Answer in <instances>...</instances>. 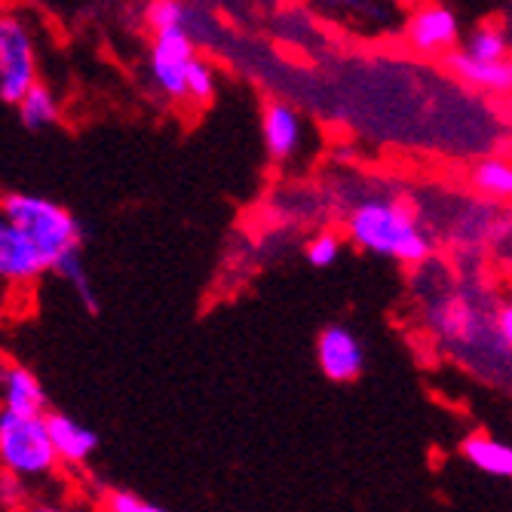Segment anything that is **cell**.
<instances>
[{"mask_svg":"<svg viewBox=\"0 0 512 512\" xmlns=\"http://www.w3.org/2000/svg\"><path fill=\"white\" fill-rule=\"evenodd\" d=\"M405 40L414 53L421 56H448L460 43V22L448 7L421 4L414 7L402 28Z\"/></svg>","mask_w":512,"mask_h":512,"instance_id":"cell-6","label":"cell"},{"mask_svg":"<svg viewBox=\"0 0 512 512\" xmlns=\"http://www.w3.org/2000/svg\"><path fill=\"white\" fill-rule=\"evenodd\" d=\"M307 264L313 267H332L341 255V240L338 234H332V230H322V234H316L310 243H307Z\"/></svg>","mask_w":512,"mask_h":512,"instance_id":"cell-20","label":"cell"},{"mask_svg":"<svg viewBox=\"0 0 512 512\" xmlns=\"http://www.w3.org/2000/svg\"><path fill=\"white\" fill-rule=\"evenodd\" d=\"M396 4H399L402 10H414V7H421L424 0H396Z\"/></svg>","mask_w":512,"mask_h":512,"instance_id":"cell-24","label":"cell"},{"mask_svg":"<svg viewBox=\"0 0 512 512\" xmlns=\"http://www.w3.org/2000/svg\"><path fill=\"white\" fill-rule=\"evenodd\" d=\"M316 362L332 384H350L362 375L365 350L347 325H325L316 338Z\"/></svg>","mask_w":512,"mask_h":512,"instance_id":"cell-7","label":"cell"},{"mask_svg":"<svg viewBox=\"0 0 512 512\" xmlns=\"http://www.w3.org/2000/svg\"><path fill=\"white\" fill-rule=\"evenodd\" d=\"M473 184L488 194V197H497V200H512V163H503V160H482L476 169H473Z\"/></svg>","mask_w":512,"mask_h":512,"instance_id":"cell-16","label":"cell"},{"mask_svg":"<svg viewBox=\"0 0 512 512\" xmlns=\"http://www.w3.org/2000/svg\"><path fill=\"white\" fill-rule=\"evenodd\" d=\"M335 7H344V10H359V0H332Z\"/></svg>","mask_w":512,"mask_h":512,"instance_id":"cell-23","label":"cell"},{"mask_svg":"<svg viewBox=\"0 0 512 512\" xmlns=\"http://www.w3.org/2000/svg\"><path fill=\"white\" fill-rule=\"evenodd\" d=\"M188 99L197 105H209L215 99V71L200 56L188 65Z\"/></svg>","mask_w":512,"mask_h":512,"instance_id":"cell-19","label":"cell"},{"mask_svg":"<svg viewBox=\"0 0 512 512\" xmlns=\"http://www.w3.org/2000/svg\"><path fill=\"white\" fill-rule=\"evenodd\" d=\"M0 390H4V408L28 417L46 414V390L31 368L19 362H7L4 375H0Z\"/></svg>","mask_w":512,"mask_h":512,"instance_id":"cell-11","label":"cell"},{"mask_svg":"<svg viewBox=\"0 0 512 512\" xmlns=\"http://www.w3.org/2000/svg\"><path fill=\"white\" fill-rule=\"evenodd\" d=\"M497 335L503 344L512 347V304H506L500 313H497Z\"/></svg>","mask_w":512,"mask_h":512,"instance_id":"cell-22","label":"cell"},{"mask_svg":"<svg viewBox=\"0 0 512 512\" xmlns=\"http://www.w3.org/2000/svg\"><path fill=\"white\" fill-rule=\"evenodd\" d=\"M105 509H111V512H160L163 506L145 500L142 494H135V491L114 488V491L105 494Z\"/></svg>","mask_w":512,"mask_h":512,"instance_id":"cell-21","label":"cell"},{"mask_svg":"<svg viewBox=\"0 0 512 512\" xmlns=\"http://www.w3.org/2000/svg\"><path fill=\"white\" fill-rule=\"evenodd\" d=\"M37 80L40 77L31 31L19 16H4V22H0V102L19 105Z\"/></svg>","mask_w":512,"mask_h":512,"instance_id":"cell-4","label":"cell"},{"mask_svg":"<svg viewBox=\"0 0 512 512\" xmlns=\"http://www.w3.org/2000/svg\"><path fill=\"white\" fill-rule=\"evenodd\" d=\"M197 59V46L188 28H163L154 31L151 43V77L160 92L172 102L188 99V65Z\"/></svg>","mask_w":512,"mask_h":512,"instance_id":"cell-5","label":"cell"},{"mask_svg":"<svg viewBox=\"0 0 512 512\" xmlns=\"http://www.w3.org/2000/svg\"><path fill=\"white\" fill-rule=\"evenodd\" d=\"M145 19L151 25V31H163V28H188V7L181 0H151Z\"/></svg>","mask_w":512,"mask_h":512,"instance_id":"cell-18","label":"cell"},{"mask_svg":"<svg viewBox=\"0 0 512 512\" xmlns=\"http://www.w3.org/2000/svg\"><path fill=\"white\" fill-rule=\"evenodd\" d=\"M261 138L270 160L283 163L301 148V117L286 102H267L261 111Z\"/></svg>","mask_w":512,"mask_h":512,"instance_id":"cell-9","label":"cell"},{"mask_svg":"<svg viewBox=\"0 0 512 512\" xmlns=\"http://www.w3.org/2000/svg\"><path fill=\"white\" fill-rule=\"evenodd\" d=\"M460 454L485 476L512 479V445H506V442H500V439H494L488 433L467 436L460 442Z\"/></svg>","mask_w":512,"mask_h":512,"instance_id":"cell-13","label":"cell"},{"mask_svg":"<svg viewBox=\"0 0 512 512\" xmlns=\"http://www.w3.org/2000/svg\"><path fill=\"white\" fill-rule=\"evenodd\" d=\"M59 460L46 414L28 417L10 408L0 411V463L13 479H43L56 470Z\"/></svg>","mask_w":512,"mask_h":512,"instance_id":"cell-3","label":"cell"},{"mask_svg":"<svg viewBox=\"0 0 512 512\" xmlns=\"http://www.w3.org/2000/svg\"><path fill=\"white\" fill-rule=\"evenodd\" d=\"M350 240L381 258L421 264L433 255V243L421 230L414 209L402 200H365L347 218Z\"/></svg>","mask_w":512,"mask_h":512,"instance_id":"cell-1","label":"cell"},{"mask_svg":"<svg viewBox=\"0 0 512 512\" xmlns=\"http://www.w3.org/2000/svg\"><path fill=\"white\" fill-rule=\"evenodd\" d=\"M16 111H19V123L28 132H40V129H50L59 120V99L53 96L50 86H46L43 80H37L22 96Z\"/></svg>","mask_w":512,"mask_h":512,"instance_id":"cell-14","label":"cell"},{"mask_svg":"<svg viewBox=\"0 0 512 512\" xmlns=\"http://www.w3.org/2000/svg\"><path fill=\"white\" fill-rule=\"evenodd\" d=\"M56 273H59V276L65 279V283L74 289V295H77V301L83 304V310L96 316V313H99V295H96V289H92L89 276H86L83 252H80V249L68 252V255L56 264Z\"/></svg>","mask_w":512,"mask_h":512,"instance_id":"cell-15","label":"cell"},{"mask_svg":"<svg viewBox=\"0 0 512 512\" xmlns=\"http://www.w3.org/2000/svg\"><path fill=\"white\" fill-rule=\"evenodd\" d=\"M46 427H50L53 445L65 463H86L99 448V433L83 427L80 421H74L71 414L46 411Z\"/></svg>","mask_w":512,"mask_h":512,"instance_id":"cell-12","label":"cell"},{"mask_svg":"<svg viewBox=\"0 0 512 512\" xmlns=\"http://www.w3.org/2000/svg\"><path fill=\"white\" fill-rule=\"evenodd\" d=\"M463 50L476 59H488V62H500L509 56V37L500 31V28H491V25H479L467 43H463Z\"/></svg>","mask_w":512,"mask_h":512,"instance_id":"cell-17","label":"cell"},{"mask_svg":"<svg viewBox=\"0 0 512 512\" xmlns=\"http://www.w3.org/2000/svg\"><path fill=\"white\" fill-rule=\"evenodd\" d=\"M448 68L476 89L485 92H509L512 89V59H500V62H488V59H476L467 50H451L445 56Z\"/></svg>","mask_w":512,"mask_h":512,"instance_id":"cell-10","label":"cell"},{"mask_svg":"<svg viewBox=\"0 0 512 512\" xmlns=\"http://www.w3.org/2000/svg\"><path fill=\"white\" fill-rule=\"evenodd\" d=\"M0 218H7L10 224L25 230L28 240L40 249V255L53 270L68 252L83 249V227L77 215L40 194H28V191L4 194Z\"/></svg>","mask_w":512,"mask_h":512,"instance_id":"cell-2","label":"cell"},{"mask_svg":"<svg viewBox=\"0 0 512 512\" xmlns=\"http://www.w3.org/2000/svg\"><path fill=\"white\" fill-rule=\"evenodd\" d=\"M50 270L53 267L46 264V258L28 240L25 230L0 218V276H4V283H34Z\"/></svg>","mask_w":512,"mask_h":512,"instance_id":"cell-8","label":"cell"}]
</instances>
